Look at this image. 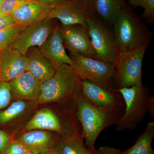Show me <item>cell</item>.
<instances>
[{"label": "cell", "instance_id": "obj_10", "mask_svg": "<svg viewBox=\"0 0 154 154\" xmlns=\"http://www.w3.org/2000/svg\"><path fill=\"white\" fill-rule=\"evenodd\" d=\"M81 93L83 97L97 107L109 109H125L123 97L115 90H109L86 80H82Z\"/></svg>", "mask_w": 154, "mask_h": 154}, {"label": "cell", "instance_id": "obj_38", "mask_svg": "<svg viewBox=\"0 0 154 154\" xmlns=\"http://www.w3.org/2000/svg\"><path fill=\"white\" fill-rule=\"evenodd\" d=\"M87 154H91V152H88V153Z\"/></svg>", "mask_w": 154, "mask_h": 154}, {"label": "cell", "instance_id": "obj_19", "mask_svg": "<svg viewBox=\"0 0 154 154\" xmlns=\"http://www.w3.org/2000/svg\"><path fill=\"white\" fill-rule=\"evenodd\" d=\"M83 140L82 133L64 134L55 141L51 149L54 154H87L90 152Z\"/></svg>", "mask_w": 154, "mask_h": 154}, {"label": "cell", "instance_id": "obj_4", "mask_svg": "<svg viewBox=\"0 0 154 154\" xmlns=\"http://www.w3.org/2000/svg\"><path fill=\"white\" fill-rule=\"evenodd\" d=\"M116 91L123 97L125 108L123 115L115 125V129L118 131L134 129L148 112L149 96L147 89L142 84Z\"/></svg>", "mask_w": 154, "mask_h": 154}, {"label": "cell", "instance_id": "obj_6", "mask_svg": "<svg viewBox=\"0 0 154 154\" xmlns=\"http://www.w3.org/2000/svg\"><path fill=\"white\" fill-rule=\"evenodd\" d=\"M71 66L82 80H86L109 90L115 89L116 69L114 64L82 56H71Z\"/></svg>", "mask_w": 154, "mask_h": 154}, {"label": "cell", "instance_id": "obj_12", "mask_svg": "<svg viewBox=\"0 0 154 154\" xmlns=\"http://www.w3.org/2000/svg\"><path fill=\"white\" fill-rule=\"evenodd\" d=\"M27 56L9 46L0 51V72L3 82H9L28 71Z\"/></svg>", "mask_w": 154, "mask_h": 154}, {"label": "cell", "instance_id": "obj_15", "mask_svg": "<svg viewBox=\"0 0 154 154\" xmlns=\"http://www.w3.org/2000/svg\"><path fill=\"white\" fill-rule=\"evenodd\" d=\"M28 71L42 83L49 79L55 73L57 68L42 53L39 48L28 51Z\"/></svg>", "mask_w": 154, "mask_h": 154}, {"label": "cell", "instance_id": "obj_23", "mask_svg": "<svg viewBox=\"0 0 154 154\" xmlns=\"http://www.w3.org/2000/svg\"><path fill=\"white\" fill-rule=\"evenodd\" d=\"M130 5L144 9L142 18L146 23L154 24V0H126Z\"/></svg>", "mask_w": 154, "mask_h": 154}, {"label": "cell", "instance_id": "obj_1", "mask_svg": "<svg viewBox=\"0 0 154 154\" xmlns=\"http://www.w3.org/2000/svg\"><path fill=\"white\" fill-rule=\"evenodd\" d=\"M125 109L109 110L97 107L79 94L76 100V117L81 125L82 135L91 154L95 152V144L100 133L115 125Z\"/></svg>", "mask_w": 154, "mask_h": 154}, {"label": "cell", "instance_id": "obj_24", "mask_svg": "<svg viewBox=\"0 0 154 154\" xmlns=\"http://www.w3.org/2000/svg\"><path fill=\"white\" fill-rule=\"evenodd\" d=\"M27 25H15L0 31V51L9 47L11 43L25 26Z\"/></svg>", "mask_w": 154, "mask_h": 154}, {"label": "cell", "instance_id": "obj_18", "mask_svg": "<svg viewBox=\"0 0 154 154\" xmlns=\"http://www.w3.org/2000/svg\"><path fill=\"white\" fill-rule=\"evenodd\" d=\"M11 92L22 98L37 97L41 83L28 71L9 82Z\"/></svg>", "mask_w": 154, "mask_h": 154}, {"label": "cell", "instance_id": "obj_33", "mask_svg": "<svg viewBox=\"0 0 154 154\" xmlns=\"http://www.w3.org/2000/svg\"><path fill=\"white\" fill-rule=\"evenodd\" d=\"M79 1L86 5L89 6V7L91 8V3H92L93 0H79Z\"/></svg>", "mask_w": 154, "mask_h": 154}, {"label": "cell", "instance_id": "obj_21", "mask_svg": "<svg viewBox=\"0 0 154 154\" xmlns=\"http://www.w3.org/2000/svg\"><path fill=\"white\" fill-rule=\"evenodd\" d=\"M154 137V122L147 124L146 129L139 136L137 141L130 148L120 154H154L152 143Z\"/></svg>", "mask_w": 154, "mask_h": 154}, {"label": "cell", "instance_id": "obj_3", "mask_svg": "<svg viewBox=\"0 0 154 154\" xmlns=\"http://www.w3.org/2000/svg\"><path fill=\"white\" fill-rule=\"evenodd\" d=\"M82 80L71 66L63 64L57 68L49 79L42 83L38 96L41 103L61 102L81 94Z\"/></svg>", "mask_w": 154, "mask_h": 154}, {"label": "cell", "instance_id": "obj_26", "mask_svg": "<svg viewBox=\"0 0 154 154\" xmlns=\"http://www.w3.org/2000/svg\"><path fill=\"white\" fill-rule=\"evenodd\" d=\"M29 0H4L0 7V16H11Z\"/></svg>", "mask_w": 154, "mask_h": 154}, {"label": "cell", "instance_id": "obj_9", "mask_svg": "<svg viewBox=\"0 0 154 154\" xmlns=\"http://www.w3.org/2000/svg\"><path fill=\"white\" fill-rule=\"evenodd\" d=\"M58 29L63 38L64 47L68 50L71 56L79 55L96 59L87 28L80 25L61 24Z\"/></svg>", "mask_w": 154, "mask_h": 154}, {"label": "cell", "instance_id": "obj_31", "mask_svg": "<svg viewBox=\"0 0 154 154\" xmlns=\"http://www.w3.org/2000/svg\"><path fill=\"white\" fill-rule=\"evenodd\" d=\"M35 1L46 5L50 7L51 8H52L60 3L68 0H35Z\"/></svg>", "mask_w": 154, "mask_h": 154}, {"label": "cell", "instance_id": "obj_13", "mask_svg": "<svg viewBox=\"0 0 154 154\" xmlns=\"http://www.w3.org/2000/svg\"><path fill=\"white\" fill-rule=\"evenodd\" d=\"M38 48L45 57L56 68L63 64L70 66L72 64L71 58L66 52L63 38L58 26L54 28L48 38Z\"/></svg>", "mask_w": 154, "mask_h": 154}, {"label": "cell", "instance_id": "obj_30", "mask_svg": "<svg viewBox=\"0 0 154 154\" xmlns=\"http://www.w3.org/2000/svg\"><path fill=\"white\" fill-rule=\"evenodd\" d=\"M10 142V137L5 131L0 129V154L4 152L8 144Z\"/></svg>", "mask_w": 154, "mask_h": 154}, {"label": "cell", "instance_id": "obj_7", "mask_svg": "<svg viewBox=\"0 0 154 154\" xmlns=\"http://www.w3.org/2000/svg\"><path fill=\"white\" fill-rule=\"evenodd\" d=\"M85 23L96 59L115 64L119 51L113 30L94 13L87 18Z\"/></svg>", "mask_w": 154, "mask_h": 154}, {"label": "cell", "instance_id": "obj_2", "mask_svg": "<svg viewBox=\"0 0 154 154\" xmlns=\"http://www.w3.org/2000/svg\"><path fill=\"white\" fill-rule=\"evenodd\" d=\"M112 27L119 51L140 47L147 42L151 41L153 35L146 22L128 5L119 12Z\"/></svg>", "mask_w": 154, "mask_h": 154}, {"label": "cell", "instance_id": "obj_37", "mask_svg": "<svg viewBox=\"0 0 154 154\" xmlns=\"http://www.w3.org/2000/svg\"><path fill=\"white\" fill-rule=\"evenodd\" d=\"M3 1H4V0H0V7H1V5H2Z\"/></svg>", "mask_w": 154, "mask_h": 154}, {"label": "cell", "instance_id": "obj_11", "mask_svg": "<svg viewBox=\"0 0 154 154\" xmlns=\"http://www.w3.org/2000/svg\"><path fill=\"white\" fill-rule=\"evenodd\" d=\"M91 7L79 0H68L51 8L47 19H58L62 25H80L87 28L86 19L93 14Z\"/></svg>", "mask_w": 154, "mask_h": 154}, {"label": "cell", "instance_id": "obj_36", "mask_svg": "<svg viewBox=\"0 0 154 154\" xmlns=\"http://www.w3.org/2000/svg\"><path fill=\"white\" fill-rule=\"evenodd\" d=\"M2 77H1V72H0V83L2 82Z\"/></svg>", "mask_w": 154, "mask_h": 154}, {"label": "cell", "instance_id": "obj_22", "mask_svg": "<svg viewBox=\"0 0 154 154\" xmlns=\"http://www.w3.org/2000/svg\"><path fill=\"white\" fill-rule=\"evenodd\" d=\"M27 107L28 103L25 101L13 102L5 110L0 111V125L5 124L21 115Z\"/></svg>", "mask_w": 154, "mask_h": 154}, {"label": "cell", "instance_id": "obj_17", "mask_svg": "<svg viewBox=\"0 0 154 154\" xmlns=\"http://www.w3.org/2000/svg\"><path fill=\"white\" fill-rule=\"evenodd\" d=\"M25 129L28 131L48 130L62 134H65L58 116L48 108L41 109L36 112L26 125Z\"/></svg>", "mask_w": 154, "mask_h": 154}, {"label": "cell", "instance_id": "obj_8", "mask_svg": "<svg viewBox=\"0 0 154 154\" xmlns=\"http://www.w3.org/2000/svg\"><path fill=\"white\" fill-rule=\"evenodd\" d=\"M52 20L45 19L27 25L14 38L10 46L25 55L31 48L40 47L55 27Z\"/></svg>", "mask_w": 154, "mask_h": 154}, {"label": "cell", "instance_id": "obj_27", "mask_svg": "<svg viewBox=\"0 0 154 154\" xmlns=\"http://www.w3.org/2000/svg\"><path fill=\"white\" fill-rule=\"evenodd\" d=\"M12 92L9 82L0 83V110L8 107L11 102Z\"/></svg>", "mask_w": 154, "mask_h": 154}, {"label": "cell", "instance_id": "obj_28", "mask_svg": "<svg viewBox=\"0 0 154 154\" xmlns=\"http://www.w3.org/2000/svg\"><path fill=\"white\" fill-rule=\"evenodd\" d=\"M15 25L11 16H0V31Z\"/></svg>", "mask_w": 154, "mask_h": 154}, {"label": "cell", "instance_id": "obj_16", "mask_svg": "<svg viewBox=\"0 0 154 154\" xmlns=\"http://www.w3.org/2000/svg\"><path fill=\"white\" fill-rule=\"evenodd\" d=\"M127 5L126 0H93L91 8L96 17L112 26L119 12Z\"/></svg>", "mask_w": 154, "mask_h": 154}, {"label": "cell", "instance_id": "obj_32", "mask_svg": "<svg viewBox=\"0 0 154 154\" xmlns=\"http://www.w3.org/2000/svg\"><path fill=\"white\" fill-rule=\"evenodd\" d=\"M148 112L152 116L154 117V96H149L148 101Z\"/></svg>", "mask_w": 154, "mask_h": 154}, {"label": "cell", "instance_id": "obj_20", "mask_svg": "<svg viewBox=\"0 0 154 154\" xmlns=\"http://www.w3.org/2000/svg\"><path fill=\"white\" fill-rule=\"evenodd\" d=\"M16 140L37 149L42 152L51 149L55 142L50 133L36 130L24 133Z\"/></svg>", "mask_w": 154, "mask_h": 154}, {"label": "cell", "instance_id": "obj_35", "mask_svg": "<svg viewBox=\"0 0 154 154\" xmlns=\"http://www.w3.org/2000/svg\"><path fill=\"white\" fill-rule=\"evenodd\" d=\"M24 154H39L37 153L34 152H28L25 153Z\"/></svg>", "mask_w": 154, "mask_h": 154}, {"label": "cell", "instance_id": "obj_29", "mask_svg": "<svg viewBox=\"0 0 154 154\" xmlns=\"http://www.w3.org/2000/svg\"><path fill=\"white\" fill-rule=\"evenodd\" d=\"M121 151L113 147L101 146L98 149L95 150L94 154H120Z\"/></svg>", "mask_w": 154, "mask_h": 154}, {"label": "cell", "instance_id": "obj_25", "mask_svg": "<svg viewBox=\"0 0 154 154\" xmlns=\"http://www.w3.org/2000/svg\"><path fill=\"white\" fill-rule=\"evenodd\" d=\"M28 152L42 153L37 149L16 140L9 143L2 154H24Z\"/></svg>", "mask_w": 154, "mask_h": 154}, {"label": "cell", "instance_id": "obj_14", "mask_svg": "<svg viewBox=\"0 0 154 154\" xmlns=\"http://www.w3.org/2000/svg\"><path fill=\"white\" fill-rule=\"evenodd\" d=\"M51 9L35 0H29L11 16L15 24L27 25L47 19Z\"/></svg>", "mask_w": 154, "mask_h": 154}, {"label": "cell", "instance_id": "obj_34", "mask_svg": "<svg viewBox=\"0 0 154 154\" xmlns=\"http://www.w3.org/2000/svg\"><path fill=\"white\" fill-rule=\"evenodd\" d=\"M39 154H54V152L51 150V149L50 150L47 151H45L44 152H43Z\"/></svg>", "mask_w": 154, "mask_h": 154}, {"label": "cell", "instance_id": "obj_5", "mask_svg": "<svg viewBox=\"0 0 154 154\" xmlns=\"http://www.w3.org/2000/svg\"><path fill=\"white\" fill-rule=\"evenodd\" d=\"M150 42H147L140 47L134 49L119 51L114 64L116 69L114 90L143 84V61Z\"/></svg>", "mask_w": 154, "mask_h": 154}]
</instances>
